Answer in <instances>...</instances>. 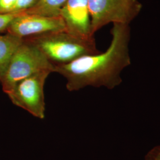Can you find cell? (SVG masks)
I'll return each mask as SVG.
<instances>
[{"instance_id": "1", "label": "cell", "mask_w": 160, "mask_h": 160, "mask_svg": "<svg viewBox=\"0 0 160 160\" xmlns=\"http://www.w3.org/2000/svg\"><path fill=\"white\" fill-rule=\"evenodd\" d=\"M130 24H113L112 40L104 52L86 55L71 63L54 66V72L66 79L69 92L78 91L86 87L112 90L122 82L121 73L131 63L129 55Z\"/></svg>"}, {"instance_id": "2", "label": "cell", "mask_w": 160, "mask_h": 160, "mask_svg": "<svg viewBox=\"0 0 160 160\" xmlns=\"http://www.w3.org/2000/svg\"><path fill=\"white\" fill-rule=\"evenodd\" d=\"M36 46L54 66L71 63L80 58L100 52L95 41L83 40L66 30L24 38Z\"/></svg>"}, {"instance_id": "3", "label": "cell", "mask_w": 160, "mask_h": 160, "mask_svg": "<svg viewBox=\"0 0 160 160\" xmlns=\"http://www.w3.org/2000/svg\"><path fill=\"white\" fill-rule=\"evenodd\" d=\"M43 72H54V65L36 46L23 39L0 82L2 90L7 95L22 80Z\"/></svg>"}, {"instance_id": "4", "label": "cell", "mask_w": 160, "mask_h": 160, "mask_svg": "<svg viewBox=\"0 0 160 160\" xmlns=\"http://www.w3.org/2000/svg\"><path fill=\"white\" fill-rule=\"evenodd\" d=\"M142 8L138 0H88L92 34L110 23L130 24Z\"/></svg>"}, {"instance_id": "5", "label": "cell", "mask_w": 160, "mask_h": 160, "mask_svg": "<svg viewBox=\"0 0 160 160\" xmlns=\"http://www.w3.org/2000/svg\"><path fill=\"white\" fill-rule=\"evenodd\" d=\"M49 72L33 75L18 82L7 96L12 103L40 119L45 117L44 88Z\"/></svg>"}, {"instance_id": "6", "label": "cell", "mask_w": 160, "mask_h": 160, "mask_svg": "<svg viewBox=\"0 0 160 160\" xmlns=\"http://www.w3.org/2000/svg\"><path fill=\"white\" fill-rule=\"evenodd\" d=\"M66 30L62 18L37 14H22L15 17L8 27L7 32L24 39L30 36L53 32Z\"/></svg>"}, {"instance_id": "7", "label": "cell", "mask_w": 160, "mask_h": 160, "mask_svg": "<svg viewBox=\"0 0 160 160\" xmlns=\"http://www.w3.org/2000/svg\"><path fill=\"white\" fill-rule=\"evenodd\" d=\"M69 33L83 40L95 41L92 34L91 20L88 9V0H68L61 10Z\"/></svg>"}, {"instance_id": "8", "label": "cell", "mask_w": 160, "mask_h": 160, "mask_svg": "<svg viewBox=\"0 0 160 160\" xmlns=\"http://www.w3.org/2000/svg\"><path fill=\"white\" fill-rule=\"evenodd\" d=\"M23 39L7 33L0 35V82L18 48Z\"/></svg>"}, {"instance_id": "9", "label": "cell", "mask_w": 160, "mask_h": 160, "mask_svg": "<svg viewBox=\"0 0 160 160\" xmlns=\"http://www.w3.org/2000/svg\"><path fill=\"white\" fill-rule=\"evenodd\" d=\"M68 0H40L33 7L18 12L22 14H37L45 16H59L61 10Z\"/></svg>"}, {"instance_id": "10", "label": "cell", "mask_w": 160, "mask_h": 160, "mask_svg": "<svg viewBox=\"0 0 160 160\" xmlns=\"http://www.w3.org/2000/svg\"><path fill=\"white\" fill-rule=\"evenodd\" d=\"M40 0H17L13 12H22L37 5Z\"/></svg>"}, {"instance_id": "11", "label": "cell", "mask_w": 160, "mask_h": 160, "mask_svg": "<svg viewBox=\"0 0 160 160\" xmlns=\"http://www.w3.org/2000/svg\"><path fill=\"white\" fill-rule=\"evenodd\" d=\"M18 12H13L10 14H0V33L6 32L8 27L12 20L17 17Z\"/></svg>"}, {"instance_id": "12", "label": "cell", "mask_w": 160, "mask_h": 160, "mask_svg": "<svg viewBox=\"0 0 160 160\" xmlns=\"http://www.w3.org/2000/svg\"><path fill=\"white\" fill-rule=\"evenodd\" d=\"M17 0H0V14L12 13Z\"/></svg>"}, {"instance_id": "13", "label": "cell", "mask_w": 160, "mask_h": 160, "mask_svg": "<svg viewBox=\"0 0 160 160\" xmlns=\"http://www.w3.org/2000/svg\"><path fill=\"white\" fill-rule=\"evenodd\" d=\"M145 160H160V145L151 149L145 155Z\"/></svg>"}]
</instances>
